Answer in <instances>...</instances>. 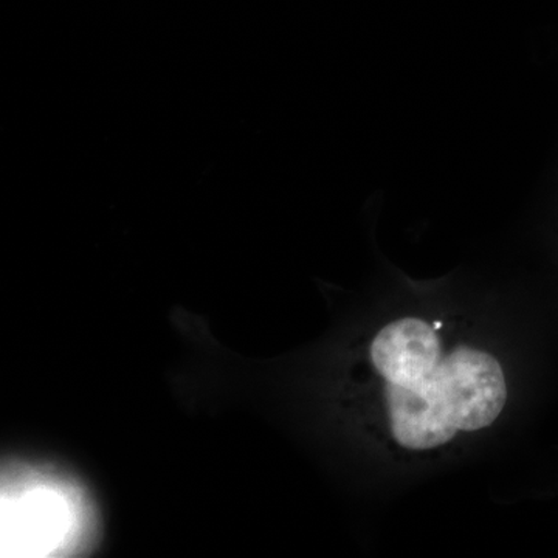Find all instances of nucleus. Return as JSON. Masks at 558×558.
<instances>
[{
	"label": "nucleus",
	"mask_w": 558,
	"mask_h": 558,
	"mask_svg": "<svg viewBox=\"0 0 558 558\" xmlns=\"http://www.w3.org/2000/svg\"><path fill=\"white\" fill-rule=\"evenodd\" d=\"M81 532L78 494L28 476L2 492V557H50L72 549Z\"/></svg>",
	"instance_id": "f257e3e1"
},
{
	"label": "nucleus",
	"mask_w": 558,
	"mask_h": 558,
	"mask_svg": "<svg viewBox=\"0 0 558 558\" xmlns=\"http://www.w3.org/2000/svg\"><path fill=\"white\" fill-rule=\"evenodd\" d=\"M438 376L444 405L458 432L486 428L505 409V374L487 352L458 347L440 360Z\"/></svg>",
	"instance_id": "f03ea898"
},
{
	"label": "nucleus",
	"mask_w": 558,
	"mask_h": 558,
	"mask_svg": "<svg viewBox=\"0 0 558 558\" xmlns=\"http://www.w3.org/2000/svg\"><path fill=\"white\" fill-rule=\"evenodd\" d=\"M371 359L388 384L411 388L438 368L442 349L433 326L424 319L402 318L377 333Z\"/></svg>",
	"instance_id": "7ed1b4c3"
},
{
	"label": "nucleus",
	"mask_w": 558,
	"mask_h": 558,
	"mask_svg": "<svg viewBox=\"0 0 558 558\" xmlns=\"http://www.w3.org/2000/svg\"><path fill=\"white\" fill-rule=\"evenodd\" d=\"M433 328H435V329H439V328H440V323H436V325H435V326H433Z\"/></svg>",
	"instance_id": "20e7f679"
}]
</instances>
